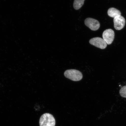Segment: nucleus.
<instances>
[{
    "instance_id": "obj_1",
    "label": "nucleus",
    "mask_w": 126,
    "mask_h": 126,
    "mask_svg": "<svg viewBox=\"0 0 126 126\" xmlns=\"http://www.w3.org/2000/svg\"><path fill=\"white\" fill-rule=\"evenodd\" d=\"M39 123L40 126H55L56 121L52 115L46 113L41 116Z\"/></svg>"
},
{
    "instance_id": "obj_2",
    "label": "nucleus",
    "mask_w": 126,
    "mask_h": 126,
    "mask_svg": "<svg viewBox=\"0 0 126 126\" xmlns=\"http://www.w3.org/2000/svg\"><path fill=\"white\" fill-rule=\"evenodd\" d=\"M64 75L66 78L74 81H79L83 78L81 72L79 71L74 69L65 71Z\"/></svg>"
},
{
    "instance_id": "obj_3",
    "label": "nucleus",
    "mask_w": 126,
    "mask_h": 126,
    "mask_svg": "<svg viewBox=\"0 0 126 126\" xmlns=\"http://www.w3.org/2000/svg\"><path fill=\"white\" fill-rule=\"evenodd\" d=\"M89 42L91 45L101 49H104L107 47V44L106 42L103 39L100 37H96L91 39Z\"/></svg>"
},
{
    "instance_id": "obj_4",
    "label": "nucleus",
    "mask_w": 126,
    "mask_h": 126,
    "mask_svg": "<svg viewBox=\"0 0 126 126\" xmlns=\"http://www.w3.org/2000/svg\"><path fill=\"white\" fill-rule=\"evenodd\" d=\"M84 23L86 26L91 30L96 31L99 29L100 24L96 20L91 18H87L85 20Z\"/></svg>"
},
{
    "instance_id": "obj_5",
    "label": "nucleus",
    "mask_w": 126,
    "mask_h": 126,
    "mask_svg": "<svg viewBox=\"0 0 126 126\" xmlns=\"http://www.w3.org/2000/svg\"><path fill=\"white\" fill-rule=\"evenodd\" d=\"M114 31L111 29L106 30L102 34L103 39L107 44L110 45L113 42L114 38Z\"/></svg>"
},
{
    "instance_id": "obj_6",
    "label": "nucleus",
    "mask_w": 126,
    "mask_h": 126,
    "mask_svg": "<svg viewBox=\"0 0 126 126\" xmlns=\"http://www.w3.org/2000/svg\"><path fill=\"white\" fill-rule=\"evenodd\" d=\"M114 26L115 29L120 30L125 26L126 20L125 18L122 16H119L114 18Z\"/></svg>"
},
{
    "instance_id": "obj_7",
    "label": "nucleus",
    "mask_w": 126,
    "mask_h": 126,
    "mask_svg": "<svg viewBox=\"0 0 126 126\" xmlns=\"http://www.w3.org/2000/svg\"><path fill=\"white\" fill-rule=\"evenodd\" d=\"M108 13L109 16L113 18L121 15L120 11L114 8H111L109 9Z\"/></svg>"
},
{
    "instance_id": "obj_8",
    "label": "nucleus",
    "mask_w": 126,
    "mask_h": 126,
    "mask_svg": "<svg viewBox=\"0 0 126 126\" xmlns=\"http://www.w3.org/2000/svg\"><path fill=\"white\" fill-rule=\"evenodd\" d=\"M85 0H74L73 7L76 10H78L81 8L84 3Z\"/></svg>"
},
{
    "instance_id": "obj_9",
    "label": "nucleus",
    "mask_w": 126,
    "mask_h": 126,
    "mask_svg": "<svg viewBox=\"0 0 126 126\" xmlns=\"http://www.w3.org/2000/svg\"><path fill=\"white\" fill-rule=\"evenodd\" d=\"M121 96L126 98V86H123L119 91Z\"/></svg>"
}]
</instances>
